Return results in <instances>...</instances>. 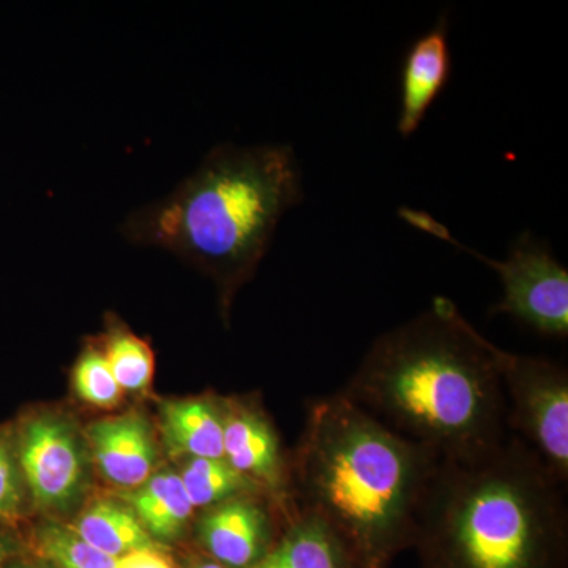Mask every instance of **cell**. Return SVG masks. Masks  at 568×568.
I'll return each mask as SVG.
<instances>
[{
  "label": "cell",
  "instance_id": "cell-5",
  "mask_svg": "<svg viewBox=\"0 0 568 568\" xmlns=\"http://www.w3.org/2000/svg\"><path fill=\"white\" fill-rule=\"evenodd\" d=\"M405 222L417 230L450 242L495 268L503 283V301L493 308L496 315L514 316L548 338L568 335V272L548 246L530 234H523L511 246L506 261H495L459 244L446 226L428 213L402 209Z\"/></svg>",
  "mask_w": 568,
  "mask_h": 568
},
{
  "label": "cell",
  "instance_id": "cell-2",
  "mask_svg": "<svg viewBox=\"0 0 568 568\" xmlns=\"http://www.w3.org/2000/svg\"><path fill=\"white\" fill-rule=\"evenodd\" d=\"M439 462L338 392L310 407L291 497L327 523L357 568H388L416 544Z\"/></svg>",
  "mask_w": 568,
  "mask_h": 568
},
{
  "label": "cell",
  "instance_id": "cell-3",
  "mask_svg": "<svg viewBox=\"0 0 568 568\" xmlns=\"http://www.w3.org/2000/svg\"><path fill=\"white\" fill-rule=\"evenodd\" d=\"M414 549L422 568H568L562 484L511 435L477 458H440Z\"/></svg>",
  "mask_w": 568,
  "mask_h": 568
},
{
  "label": "cell",
  "instance_id": "cell-14",
  "mask_svg": "<svg viewBox=\"0 0 568 568\" xmlns=\"http://www.w3.org/2000/svg\"><path fill=\"white\" fill-rule=\"evenodd\" d=\"M164 437L190 458H223V405L213 398H189L163 406Z\"/></svg>",
  "mask_w": 568,
  "mask_h": 568
},
{
  "label": "cell",
  "instance_id": "cell-10",
  "mask_svg": "<svg viewBox=\"0 0 568 568\" xmlns=\"http://www.w3.org/2000/svg\"><path fill=\"white\" fill-rule=\"evenodd\" d=\"M88 436L100 473L115 487L129 491L155 473L159 450L144 417L125 414L102 418L89 426Z\"/></svg>",
  "mask_w": 568,
  "mask_h": 568
},
{
  "label": "cell",
  "instance_id": "cell-21",
  "mask_svg": "<svg viewBox=\"0 0 568 568\" xmlns=\"http://www.w3.org/2000/svg\"><path fill=\"white\" fill-rule=\"evenodd\" d=\"M118 568H174L159 548L142 549L118 560Z\"/></svg>",
  "mask_w": 568,
  "mask_h": 568
},
{
  "label": "cell",
  "instance_id": "cell-6",
  "mask_svg": "<svg viewBox=\"0 0 568 568\" xmlns=\"http://www.w3.org/2000/svg\"><path fill=\"white\" fill-rule=\"evenodd\" d=\"M507 405L508 435L518 437L551 476L568 480V372L548 358L493 347Z\"/></svg>",
  "mask_w": 568,
  "mask_h": 568
},
{
  "label": "cell",
  "instance_id": "cell-13",
  "mask_svg": "<svg viewBox=\"0 0 568 568\" xmlns=\"http://www.w3.org/2000/svg\"><path fill=\"white\" fill-rule=\"evenodd\" d=\"M122 499L140 519L142 528L156 540H174L185 532L194 507L179 474H153L141 487L122 493Z\"/></svg>",
  "mask_w": 568,
  "mask_h": 568
},
{
  "label": "cell",
  "instance_id": "cell-18",
  "mask_svg": "<svg viewBox=\"0 0 568 568\" xmlns=\"http://www.w3.org/2000/svg\"><path fill=\"white\" fill-rule=\"evenodd\" d=\"M73 386L82 402L112 409L122 402L123 390L112 375L102 347L88 346L73 369Z\"/></svg>",
  "mask_w": 568,
  "mask_h": 568
},
{
  "label": "cell",
  "instance_id": "cell-4",
  "mask_svg": "<svg viewBox=\"0 0 568 568\" xmlns=\"http://www.w3.org/2000/svg\"><path fill=\"white\" fill-rule=\"evenodd\" d=\"M302 196L290 145H216L166 197L130 213L121 233L211 275L226 312L263 261L280 220Z\"/></svg>",
  "mask_w": 568,
  "mask_h": 568
},
{
  "label": "cell",
  "instance_id": "cell-15",
  "mask_svg": "<svg viewBox=\"0 0 568 568\" xmlns=\"http://www.w3.org/2000/svg\"><path fill=\"white\" fill-rule=\"evenodd\" d=\"M92 548L114 559L142 549L156 548L140 519L126 504L100 499L82 511L70 529Z\"/></svg>",
  "mask_w": 568,
  "mask_h": 568
},
{
  "label": "cell",
  "instance_id": "cell-19",
  "mask_svg": "<svg viewBox=\"0 0 568 568\" xmlns=\"http://www.w3.org/2000/svg\"><path fill=\"white\" fill-rule=\"evenodd\" d=\"M40 548L59 568H118L119 559L92 548L61 526H48L41 530Z\"/></svg>",
  "mask_w": 568,
  "mask_h": 568
},
{
  "label": "cell",
  "instance_id": "cell-23",
  "mask_svg": "<svg viewBox=\"0 0 568 568\" xmlns=\"http://www.w3.org/2000/svg\"><path fill=\"white\" fill-rule=\"evenodd\" d=\"M3 560H6V549L0 545V568L3 567Z\"/></svg>",
  "mask_w": 568,
  "mask_h": 568
},
{
  "label": "cell",
  "instance_id": "cell-17",
  "mask_svg": "<svg viewBox=\"0 0 568 568\" xmlns=\"http://www.w3.org/2000/svg\"><path fill=\"white\" fill-rule=\"evenodd\" d=\"M102 353L123 392H142L151 386L155 357L145 339L112 321L104 335Z\"/></svg>",
  "mask_w": 568,
  "mask_h": 568
},
{
  "label": "cell",
  "instance_id": "cell-20",
  "mask_svg": "<svg viewBox=\"0 0 568 568\" xmlns=\"http://www.w3.org/2000/svg\"><path fill=\"white\" fill-rule=\"evenodd\" d=\"M21 504L20 481L9 450L0 443V517L17 514Z\"/></svg>",
  "mask_w": 568,
  "mask_h": 568
},
{
  "label": "cell",
  "instance_id": "cell-7",
  "mask_svg": "<svg viewBox=\"0 0 568 568\" xmlns=\"http://www.w3.org/2000/svg\"><path fill=\"white\" fill-rule=\"evenodd\" d=\"M222 405L224 462L290 510L291 463L271 418L246 399H223Z\"/></svg>",
  "mask_w": 568,
  "mask_h": 568
},
{
  "label": "cell",
  "instance_id": "cell-16",
  "mask_svg": "<svg viewBox=\"0 0 568 568\" xmlns=\"http://www.w3.org/2000/svg\"><path fill=\"white\" fill-rule=\"evenodd\" d=\"M179 476L194 508H211L235 496L263 493L223 458H190Z\"/></svg>",
  "mask_w": 568,
  "mask_h": 568
},
{
  "label": "cell",
  "instance_id": "cell-8",
  "mask_svg": "<svg viewBox=\"0 0 568 568\" xmlns=\"http://www.w3.org/2000/svg\"><path fill=\"white\" fill-rule=\"evenodd\" d=\"M21 466L37 503L51 510H65L77 503L88 477L77 433L55 416H41L26 426Z\"/></svg>",
  "mask_w": 568,
  "mask_h": 568
},
{
  "label": "cell",
  "instance_id": "cell-22",
  "mask_svg": "<svg viewBox=\"0 0 568 568\" xmlns=\"http://www.w3.org/2000/svg\"><path fill=\"white\" fill-rule=\"evenodd\" d=\"M192 568H226L223 567L222 564L215 562L213 559L207 560H201V562H197L196 566H193Z\"/></svg>",
  "mask_w": 568,
  "mask_h": 568
},
{
  "label": "cell",
  "instance_id": "cell-1",
  "mask_svg": "<svg viewBox=\"0 0 568 568\" xmlns=\"http://www.w3.org/2000/svg\"><path fill=\"white\" fill-rule=\"evenodd\" d=\"M493 345L446 297L379 336L339 394L443 459H470L508 437Z\"/></svg>",
  "mask_w": 568,
  "mask_h": 568
},
{
  "label": "cell",
  "instance_id": "cell-11",
  "mask_svg": "<svg viewBox=\"0 0 568 568\" xmlns=\"http://www.w3.org/2000/svg\"><path fill=\"white\" fill-rule=\"evenodd\" d=\"M452 74L447 22L440 20L432 31L414 41L406 52L399 88L398 132L409 138L424 122L426 112L446 89Z\"/></svg>",
  "mask_w": 568,
  "mask_h": 568
},
{
  "label": "cell",
  "instance_id": "cell-12",
  "mask_svg": "<svg viewBox=\"0 0 568 568\" xmlns=\"http://www.w3.org/2000/svg\"><path fill=\"white\" fill-rule=\"evenodd\" d=\"M253 568H357V564L324 519L294 504L278 540Z\"/></svg>",
  "mask_w": 568,
  "mask_h": 568
},
{
  "label": "cell",
  "instance_id": "cell-9",
  "mask_svg": "<svg viewBox=\"0 0 568 568\" xmlns=\"http://www.w3.org/2000/svg\"><path fill=\"white\" fill-rule=\"evenodd\" d=\"M264 493H248L216 504L197 523L207 555L226 568H253L271 551L280 534ZM267 496V495H265Z\"/></svg>",
  "mask_w": 568,
  "mask_h": 568
},
{
  "label": "cell",
  "instance_id": "cell-24",
  "mask_svg": "<svg viewBox=\"0 0 568 568\" xmlns=\"http://www.w3.org/2000/svg\"><path fill=\"white\" fill-rule=\"evenodd\" d=\"M18 568H39V567L24 566V567H18Z\"/></svg>",
  "mask_w": 568,
  "mask_h": 568
}]
</instances>
